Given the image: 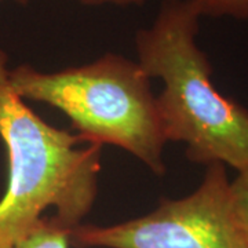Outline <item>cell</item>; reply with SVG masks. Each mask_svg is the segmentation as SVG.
Here are the masks:
<instances>
[{"label": "cell", "instance_id": "7a4b0ae2", "mask_svg": "<svg viewBox=\"0 0 248 248\" xmlns=\"http://www.w3.org/2000/svg\"><path fill=\"white\" fill-rule=\"evenodd\" d=\"M0 138L9 161L0 199V248L27 239L48 208L63 228L81 225L97 199L102 145L53 127L31 110L10 87L1 48Z\"/></svg>", "mask_w": 248, "mask_h": 248}, {"label": "cell", "instance_id": "52a82bcc", "mask_svg": "<svg viewBox=\"0 0 248 248\" xmlns=\"http://www.w3.org/2000/svg\"><path fill=\"white\" fill-rule=\"evenodd\" d=\"M202 17L248 19V0H190Z\"/></svg>", "mask_w": 248, "mask_h": 248}, {"label": "cell", "instance_id": "ba28073f", "mask_svg": "<svg viewBox=\"0 0 248 248\" xmlns=\"http://www.w3.org/2000/svg\"><path fill=\"white\" fill-rule=\"evenodd\" d=\"M87 6H101V4H115V6H142L148 0H79Z\"/></svg>", "mask_w": 248, "mask_h": 248}, {"label": "cell", "instance_id": "3957f363", "mask_svg": "<svg viewBox=\"0 0 248 248\" xmlns=\"http://www.w3.org/2000/svg\"><path fill=\"white\" fill-rule=\"evenodd\" d=\"M9 84L21 99L61 110L84 141L128 152L156 175H164V137L151 78L140 63L119 54L57 72L31 65L9 69Z\"/></svg>", "mask_w": 248, "mask_h": 248}, {"label": "cell", "instance_id": "8992f818", "mask_svg": "<svg viewBox=\"0 0 248 248\" xmlns=\"http://www.w3.org/2000/svg\"><path fill=\"white\" fill-rule=\"evenodd\" d=\"M237 172L239 175L229 182V204L233 219L248 243V167Z\"/></svg>", "mask_w": 248, "mask_h": 248}, {"label": "cell", "instance_id": "9c48e42d", "mask_svg": "<svg viewBox=\"0 0 248 248\" xmlns=\"http://www.w3.org/2000/svg\"><path fill=\"white\" fill-rule=\"evenodd\" d=\"M0 1H3V0H0ZM13 1H16V3H19V4H28L31 0H13Z\"/></svg>", "mask_w": 248, "mask_h": 248}, {"label": "cell", "instance_id": "277c9868", "mask_svg": "<svg viewBox=\"0 0 248 248\" xmlns=\"http://www.w3.org/2000/svg\"><path fill=\"white\" fill-rule=\"evenodd\" d=\"M226 166L208 164L193 193L161 199L146 215L109 226L81 223L69 233L75 248H248L233 219Z\"/></svg>", "mask_w": 248, "mask_h": 248}, {"label": "cell", "instance_id": "6da1fadb", "mask_svg": "<svg viewBox=\"0 0 248 248\" xmlns=\"http://www.w3.org/2000/svg\"><path fill=\"white\" fill-rule=\"evenodd\" d=\"M200 18L190 0H163L152 27L135 35L137 62L164 83L156 108L167 142L185 143L195 164L240 171L248 167V109L215 89L196 42Z\"/></svg>", "mask_w": 248, "mask_h": 248}, {"label": "cell", "instance_id": "5b68a950", "mask_svg": "<svg viewBox=\"0 0 248 248\" xmlns=\"http://www.w3.org/2000/svg\"><path fill=\"white\" fill-rule=\"evenodd\" d=\"M71 231L63 228L53 215L43 218L27 239L11 248H71Z\"/></svg>", "mask_w": 248, "mask_h": 248}]
</instances>
